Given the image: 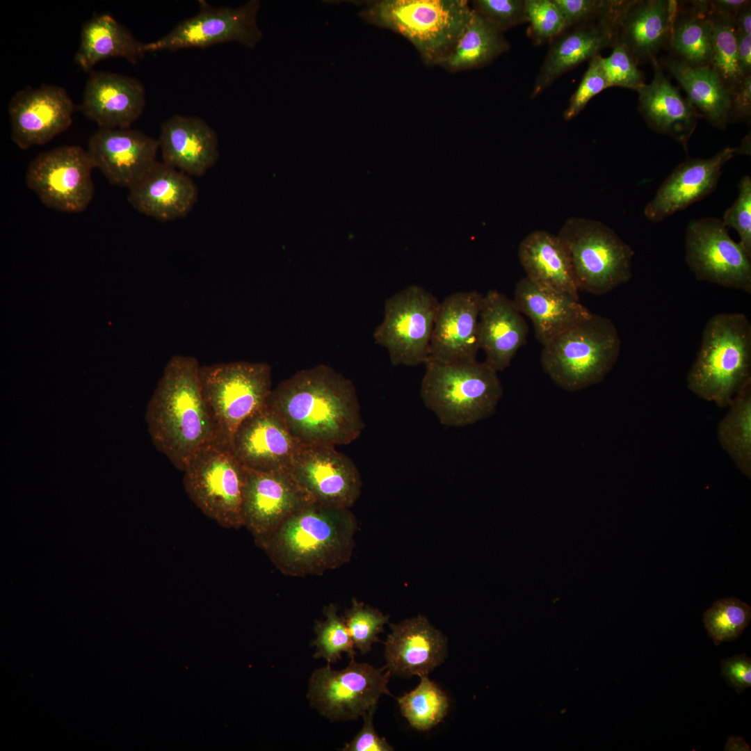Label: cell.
<instances>
[{
	"instance_id": "6da1fadb",
	"label": "cell",
	"mask_w": 751,
	"mask_h": 751,
	"mask_svg": "<svg viewBox=\"0 0 751 751\" xmlns=\"http://www.w3.org/2000/svg\"><path fill=\"white\" fill-rule=\"evenodd\" d=\"M266 405L303 445H346L364 423L352 381L325 364L301 370L273 389Z\"/></svg>"
},
{
	"instance_id": "7a4b0ae2",
	"label": "cell",
	"mask_w": 751,
	"mask_h": 751,
	"mask_svg": "<svg viewBox=\"0 0 751 751\" xmlns=\"http://www.w3.org/2000/svg\"><path fill=\"white\" fill-rule=\"evenodd\" d=\"M200 366L195 357L172 356L146 413L155 446L182 471L195 453L216 442L213 424L202 394Z\"/></svg>"
},
{
	"instance_id": "3957f363",
	"label": "cell",
	"mask_w": 751,
	"mask_h": 751,
	"mask_svg": "<svg viewBox=\"0 0 751 751\" xmlns=\"http://www.w3.org/2000/svg\"><path fill=\"white\" fill-rule=\"evenodd\" d=\"M357 530L350 509L312 502L255 543L285 575H322L350 561Z\"/></svg>"
},
{
	"instance_id": "277c9868",
	"label": "cell",
	"mask_w": 751,
	"mask_h": 751,
	"mask_svg": "<svg viewBox=\"0 0 751 751\" xmlns=\"http://www.w3.org/2000/svg\"><path fill=\"white\" fill-rule=\"evenodd\" d=\"M751 380V323L743 313H720L706 322L687 375L688 389L718 407L728 406Z\"/></svg>"
},
{
	"instance_id": "5b68a950",
	"label": "cell",
	"mask_w": 751,
	"mask_h": 751,
	"mask_svg": "<svg viewBox=\"0 0 751 751\" xmlns=\"http://www.w3.org/2000/svg\"><path fill=\"white\" fill-rule=\"evenodd\" d=\"M473 14L465 0H381L366 3L360 16L409 40L428 65L450 54Z\"/></svg>"
},
{
	"instance_id": "8992f818",
	"label": "cell",
	"mask_w": 751,
	"mask_h": 751,
	"mask_svg": "<svg viewBox=\"0 0 751 751\" xmlns=\"http://www.w3.org/2000/svg\"><path fill=\"white\" fill-rule=\"evenodd\" d=\"M425 365L420 396L442 424L463 427L496 412L503 387L498 372L485 362L428 360Z\"/></svg>"
},
{
	"instance_id": "52a82bcc",
	"label": "cell",
	"mask_w": 751,
	"mask_h": 751,
	"mask_svg": "<svg viewBox=\"0 0 751 751\" xmlns=\"http://www.w3.org/2000/svg\"><path fill=\"white\" fill-rule=\"evenodd\" d=\"M620 348L613 321L592 313L543 346L540 363L556 385L576 391L601 382L617 362Z\"/></svg>"
},
{
	"instance_id": "ba28073f",
	"label": "cell",
	"mask_w": 751,
	"mask_h": 751,
	"mask_svg": "<svg viewBox=\"0 0 751 751\" xmlns=\"http://www.w3.org/2000/svg\"><path fill=\"white\" fill-rule=\"evenodd\" d=\"M200 380L216 442L228 446L239 426L266 405L273 389L271 367L265 362L201 366Z\"/></svg>"
},
{
	"instance_id": "9c48e42d",
	"label": "cell",
	"mask_w": 751,
	"mask_h": 751,
	"mask_svg": "<svg viewBox=\"0 0 751 751\" xmlns=\"http://www.w3.org/2000/svg\"><path fill=\"white\" fill-rule=\"evenodd\" d=\"M557 236L567 252L579 291L604 295L632 277L634 251L603 223L571 217Z\"/></svg>"
},
{
	"instance_id": "30bf717a",
	"label": "cell",
	"mask_w": 751,
	"mask_h": 751,
	"mask_svg": "<svg viewBox=\"0 0 751 751\" xmlns=\"http://www.w3.org/2000/svg\"><path fill=\"white\" fill-rule=\"evenodd\" d=\"M183 472L185 491L203 514L224 528L243 526L245 468L229 446L217 442L204 446L189 460Z\"/></svg>"
},
{
	"instance_id": "8fae6325",
	"label": "cell",
	"mask_w": 751,
	"mask_h": 751,
	"mask_svg": "<svg viewBox=\"0 0 751 751\" xmlns=\"http://www.w3.org/2000/svg\"><path fill=\"white\" fill-rule=\"evenodd\" d=\"M439 301L419 285H410L387 298L384 317L373 332L394 366H414L429 359L430 344Z\"/></svg>"
},
{
	"instance_id": "7c38bea8",
	"label": "cell",
	"mask_w": 751,
	"mask_h": 751,
	"mask_svg": "<svg viewBox=\"0 0 751 751\" xmlns=\"http://www.w3.org/2000/svg\"><path fill=\"white\" fill-rule=\"evenodd\" d=\"M198 5L195 15L180 22L156 40L144 43V51L206 48L232 42L254 48L262 38L257 20L259 1L251 0L237 8L215 7L205 0H199Z\"/></svg>"
},
{
	"instance_id": "4fadbf2b",
	"label": "cell",
	"mask_w": 751,
	"mask_h": 751,
	"mask_svg": "<svg viewBox=\"0 0 751 751\" xmlns=\"http://www.w3.org/2000/svg\"><path fill=\"white\" fill-rule=\"evenodd\" d=\"M94 168L86 150L65 145L42 152L26 172L28 187L46 207L66 213L85 210L94 195Z\"/></svg>"
},
{
	"instance_id": "5bb4252c",
	"label": "cell",
	"mask_w": 751,
	"mask_h": 751,
	"mask_svg": "<svg viewBox=\"0 0 751 751\" xmlns=\"http://www.w3.org/2000/svg\"><path fill=\"white\" fill-rule=\"evenodd\" d=\"M386 668H375L354 658L339 671L328 664L312 675L307 697L313 706L332 721L357 719L376 708L381 695H391L387 688L391 673L388 670L384 672Z\"/></svg>"
},
{
	"instance_id": "9a60e30c",
	"label": "cell",
	"mask_w": 751,
	"mask_h": 751,
	"mask_svg": "<svg viewBox=\"0 0 751 751\" xmlns=\"http://www.w3.org/2000/svg\"><path fill=\"white\" fill-rule=\"evenodd\" d=\"M685 259L698 280L751 293V256L729 236L721 219L691 220L685 236Z\"/></svg>"
},
{
	"instance_id": "2e32d148",
	"label": "cell",
	"mask_w": 751,
	"mask_h": 751,
	"mask_svg": "<svg viewBox=\"0 0 751 751\" xmlns=\"http://www.w3.org/2000/svg\"><path fill=\"white\" fill-rule=\"evenodd\" d=\"M314 502L350 509L362 481L353 461L334 446L303 445L289 471Z\"/></svg>"
},
{
	"instance_id": "e0dca14e",
	"label": "cell",
	"mask_w": 751,
	"mask_h": 751,
	"mask_svg": "<svg viewBox=\"0 0 751 751\" xmlns=\"http://www.w3.org/2000/svg\"><path fill=\"white\" fill-rule=\"evenodd\" d=\"M302 446L279 414L266 405L239 426L229 449L248 469L289 472Z\"/></svg>"
},
{
	"instance_id": "ac0fdd59",
	"label": "cell",
	"mask_w": 751,
	"mask_h": 751,
	"mask_svg": "<svg viewBox=\"0 0 751 751\" xmlns=\"http://www.w3.org/2000/svg\"><path fill=\"white\" fill-rule=\"evenodd\" d=\"M74 111L72 99L59 86L23 88L8 104L11 138L22 150L44 145L69 128Z\"/></svg>"
},
{
	"instance_id": "d6986e66",
	"label": "cell",
	"mask_w": 751,
	"mask_h": 751,
	"mask_svg": "<svg viewBox=\"0 0 751 751\" xmlns=\"http://www.w3.org/2000/svg\"><path fill=\"white\" fill-rule=\"evenodd\" d=\"M312 502L289 472H262L245 468L243 524L255 542Z\"/></svg>"
},
{
	"instance_id": "ffe728a7",
	"label": "cell",
	"mask_w": 751,
	"mask_h": 751,
	"mask_svg": "<svg viewBox=\"0 0 751 751\" xmlns=\"http://www.w3.org/2000/svg\"><path fill=\"white\" fill-rule=\"evenodd\" d=\"M750 153V136L741 145L727 147L708 159H689L678 165L646 204L644 215L660 222L697 202L716 188L724 165L738 154Z\"/></svg>"
},
{
	"instance_id": "44dd1931",
	"label": "cell",
	"mask_w": 751,
	"mask_h": 751,
	"mask_svg": "<svg viewBox=\"0 0 751 751\" xmlns=\"http://www.w3.org/2000/svg\"><path fill=\"white\" fill-rule=\"evenodd\" d=\"M158 140L129 128H100L90 138L87 152L113 185L130 188L156 163Z\"/></svg>"
},
{
	"instance_id": "7402d4cb",
	"label": "cell",
	"mask_w": 751,
	"mask_h": 751,
	"mask_svg": "<svg viewBox=\"0 0 751 751\" xmlns=\"http://www.w3.org/2000/svg\"><path fill=\"white\" fill-rule=\"evenodd\" d=\"M483 296L476 290L458 291L439 302L428 360L447 363L476 360Z\"/></svg>"
},
{
	"instance_id": "603a6c76",
	"label": "cell",
	"mask_w": 751,
	"mask_h": 751,
	"mask_svg": "<svg viewBox=\"0 0 751 751\" xmlns=\"http://www.w3.org/2000/svg\"><path fill=\"white\" fill-rule=\"evenodd\" d=\"M624 2V0H623ZM613 14L599 20L566 29L549 44L547 56L535 80L533 99L560 76L600 55L616 41V24L623 4Z\"/></svg>"
},
{
	"instance_id": "cb8c5ba5",
	"label": "cell",
	"mask_w": 751,
	"mask_h": 751,
	"mask_svg": "<svg viewBox=\"0 0 751 751\" xmlns=\"http://www.w3.org/2000/svg\"><path fill=\"white\" fill-rule=\"evenodd\" d=\"M145 90L137 79L108 72H92L83 93L80 110L100 128L124 129L141 115Z\"/></svg>"
},
{
	"instance_id": "d4e9b609",
	"label": "cell",
	"mask_w": 751,
	"mask_h": 751,
	"mask_svg": "<svg viewBox=\"0 0 751 751\" xmlns=\"http://www.w3.org/2000/svg\"><path fill=\"white\" fill-rule=\"evenodd\" d=\"M385 644L387 668L401 677L427 676L445 659L446 640L423 615L390 624Z\"/></svg>"
},
{
	"instance_id": "484cf974",
	"label": "cell",
	"mask_w": 751,
	"mask_h": 751,
	"mask_svg": "<svg viewBox=\"0 0 751 751\" xmlns=\"http://www.w3.org/2000/svg\"><path fill=\"white\" fill-rule=\"evenodd\" d=\"M158 142L162 161L189 176H202L219 157L216 132L196 116L177 114L164 121Z\"/></svg>"
},
{
	"instance_id": "4316f807",
	"label": "cell",
	"mask_w": 751,
	"mask_h": 751,
	"mask_svg": "<svg viewBox=\"0 0 751 751\" xmlns=\"http://www.w3.org/2000/svg\"><path fill=\"white\" fill-rule=\"evenodd\" d=\"M197 196V187L191 176L157 161L129 188L127 200L140 213L169 221L186 216Z\"/></svg>"
},
{
	"instance_id": "83f0119b",
	"label": "cell",
	"mask_w": 751,
	"mask_h": 751,
	"mask_svg": "<svg viewBox=\"0 0 751 751\" xmlns=\"http://www.w3.org/2000/svg\"><path fill=\"white\" fill-rule=\"evenodd\" d=\"M513 300L496 289L483 296L479 315L480 349L496 372L508 368L526 342L528 325Z\"/></svg>"
},
{
	"instance_id": "f1b7e54d",
	"label": "cell",
	"mask_w": 751,
	"mask_h": 751,
	"mask_svg": "<svg viewBox=\"0 0 751 751\" xmlns=\"http://www.w3.org/2000/svg\"><path fill=\"white\" fill-rule=\"evenodd\" d=\"M677 3L671 0L624 1L616 24V41L638 65L656 60L667 43Z\"/></svg>"
},
{
	"instance_id": "f546056e",
	"label": "cell",
	"mask_w": 751,
	"mask_h": 751,
	"mask_svg": "<svg viewBox=\"0 0 751 751\" xmlns=\"http://www.w3.org/2000/svg\"><path fill=\"white\" fill-rule=\"evenodd\" d=\"M652 64V81L636 90L638 110L652 129L671 136L687 150L700 115L665 76L659 61Z\"/></svg>"
},
{
	"instance_id": "4dcf8cb0",
	"label": "cell",
	"mask_w": 751,
	"mask_h": 751,
	"mask_svg": "<svg viewBox=\"0 0 751 751\" xmlns=\"http://www.w3.org/2000/svg\"><path fill=\"white\" fill-rule=\"evenodd\" d=\"M512 300L531 319L542 346L592 314L579 300L540 286L527 277L517 282Z\"/></svg>"
},
{
	"instance_id": "1f68e13d",
	"label": "cell",
	"mask_w": 751,
	"mask_h": 751,
	"mask_svg": "<svg viewBox=\"0 0 751 751\" xmlns=\"http://www.w3.org/2000/svg\"><path fill=\"white\" fill-rule=\"evenodd\" d=\"M518 257L533 282L579 300L571 261L558 236L544 230L529 233L519 245Z\"/></svg>"
},
{
	"instance_id": "d6a6232c",
	"label": "cell",
	"mask_w": 751,
	"mask_h": 751,
	"mask_svg": "<svg viewBox=\"0 0 751 751\" xmlns=\"http://www.w3.org/2000/svg\"><path fill=\"white\" fill-rule=\"evenodd\" d=\"M143 46L144 43L111 15H97L86 21L81 27L74 60L86 72L99 62L111 58L136 64L145 54Z\"/></svg>"
},
{
	"instance_id": "836d02e7",
	"label": "cell",
	"mask_w": 751,
	"mask_h": 751,
	"mask_svg": "<svg viewBox=\"0 0 751 751\" xmlns=\"http://www.w3.org/2000/svg\"><path fill=\"white\" fill-rule=\"evenodd\" d=\"M663 65L687 94L693 108L713 127L725 129L731 94L710 66H691L674 56L665 58Z\"/></svg>"
},
{
	"instance_id": "e575fe53",
	"label": "cell",
	"mask_w": 751,
	"mask_h": 751,
	"mask_svg": "<svg viewBox=\"0 0 751 751\" xmlns=\"http://www.w3.org/2000/svg\"><path fill=\"white\" fill-rule=\"evenodd\" d=\"M708 11V1H678L673 14L667 43L674 57L691 66H710L712 26Z\"/></svg>"
},
{
	"instance_id": "d590c367",
	"label": "cell",
	"mask_w": 751,
	"mask_h": 751,
	"mask_svg": "<svg viewBox=\"0 0 751 751\" xmlns=\"http://www.w3.org/2000/svg\"><path fill=\"white\" fill-rule=\"evenodd\" d=\"M509 48L503 33L473 10L453 49L439 66L451 72L479 68L492 63Z\"/></svg>"
},
{
	"instance_id": "8d00e7d4",
	"label": "cell",
	"mask_w": 751,
	"mask_h": 751,
	"mask_svg": "<svg viewBox=\"0 0 751 751\" xmlns=\"http://www.w3.org/2000/svg\"><path fill=\"white\" fill-rule=\"evenodd\" d=\"M717 429L721 447L742 474L751 476V380L732 400Z\"/></svg>"
},
{
	"instance_id": "74e56055",
	"label": "cell",
	"mask_w": 751,
	"mask_h": 751,
	"mask_svg": "<svg viewBox=\"0 0 751 751\" xmlns=\"http://www.w3.org/2000/svg\"><path fill=\"white\" fill-rule=\"evenodd\" d=\"M708 15L712 26L710 67L717 73L732 95L739 88L745 78L738 63L736 32L734 19L713 12L709 8Z\"/></svg>"
},
{
	"instance_id": "f35d334b",
	"label": "cell",
	"mask_w": 751,
	"mask_h": 751,
	"mask_svg": "<svg viewBox=\"0 0 751 751\" xmlns=\"http://www.w3.org/2000/svg\"><path fill=\"white\" fill-rule=\"evenodd\" d=\"M402 715L416 729L426 731L439 724L447 713L446 694L427 676L419 684L397 699Z\"/></svg>"
},
{
	"instance_id": "ab89813d",
	"label": "cell",
	"mask_w": 751,
	"mask_h": 751,
	"mask_svg": "<svg viewBox=\"0 0 751 751\" xmlns=\"http://www.w3.org/2000/svg\"><path fill=\"white\" fill-rule=\"evenodd\" d=\"M751 620V607L734 597L714 601L703 615L709 638L716 645L740 637Z\"/></svg>"
},
{
	"instance_id": "60d3db41",
	"label": "cell",
	"mask_w": 751,
	"mask_h": 751,
	"mask_svg": "<svg viewBox=\"0 0 751 751\" xmlns=\"http://www.w3.org/2000/svg\"><path fill=\"white\" fill-rule=\"evenodd\" d=\"M337 606L330 604L323 609L325 620L317 621L314 627L316 638L312 643L317 648L315 659L323 658L330 663L341 659V653L348 657L356 655L353 641L345 624L344 617L337 613Z\"/></svg>"
},
{
	"instance_id": "b9f144b4",
	"label": "cell",
	"mask_w": 751,
	"mask_h": 751,
	"mask_svg": "<svg viewBox=\"0 0 751 751\" xmlns=\"http://www.w3.org/2000/svg\"><path fill=\"white\" fill-rule=\"evenodd\" d=\"M389 615L378 608L353 599L352 606L345 611L344 620L354 646L362 654L369 652L372 644L382 642L378 637L389 623Z\"/></svg>"
},
{
	"instance_id": "7bdbcfd3",
	"label": "cell",
	"mask_w": 751,
	"mask_h": 751,
	"mask_svg": "<svg viewBox=\"0 0 751 751\" xmlns=\"http://www.w3.org/2000/svg\"><path fill=\"white\" fill-rule=\"evenodd\" d=\"M527 35L535 46L550 43L566 29L563 17L554 0H525Z\"/></svg>"
},
{
	"instance_id": "ee69618b",
	"label": "cell",
	"mask_w": 751,
	"mask_h": 751,
	"mask_svg": "<svg viewBox=\"0 0 751 751\" xmlns=\"http://www.w3.org/2000/svg\"><path fill=\"white\" fill-rule=\"evenodd\" d=\"M611 54L602 57L604 72L610 87H621L637 90L644 85L643 73L627 49L615 41Z\"/></svg>"
},
{
	"instance_id": "f6af8a7d",
	"label": "cell",
	"mask_w": 751,
	"mask_h": 751,
	"mask_svg": "<svg viewBox=\"0 0 751 751\" xmlns=\"http://www.w3.org/2000/svg\"><path fill=\"white\" fill-rule=\"evenodd\" d=\"M472 9L501 32L527 23L525 0H474Z\"/></svg>"
},
{
	"instance_id": "bcb514c9",
	"label": "cell",
	"mask_w": 751,
	"mask_h": 751,
	"mask_svg": "<svg viewBox=\"0 0 751 751\" xmlns=\"http://www.w3.org/2000/svg\"><path fill=\"white\" fill-rule=\"evenodd\" d=\"M566 29L595 22L615 13L623 0H554Z\"/></svg>"
},
{
	"instance_id": "7dc6e473",
	"label": "cell",
	"mask_w": 751,
	"mask_h": 751,
	"mask_svg": "<svg viewBox=\"0 0 751 751\" xmlns=\"http://www.w3.org/2000/svg\"><path fill=\"white\" fill-rule=\"evenodd\" d=\"M738 194L727 209L722 221L727 228H734L738 234L739 243L751 256V178L743 176L738 184Z\"/></svg>"
},
{
	"instance_id": "c3c4849f",
	"label": "cell",
	"mask_w": 751,
	"mask_h": 751,
	"mask_svg": "<svg viewBox=\"0 0 751 751\" xmlns=\"http://www.w3.org/2000/svg\"><path fill=\"white\" fill-rule=\"evenodd\" d=\"M602 56L592 58L582 79L572 95L563 118L570 120L576 117L595 96L609 88L601 64Z\"/></svg>"
},
{
	"instance_id": "681fc988",
	"label": "cell",
	"mask_w": 751,
	"mask_h": 751,
	"mask_svg": "<svg viewBox=\"0 0 751 751\" xmlns=\"http://www.w3.org/2000/svg\"><path fill=\"white\" fill-rule=\"evenodd\" d=\"M720 667L722 677L737 693L751 686V659L745 654L722 659Z\"/></svg>"
},
{
	"instance_id": "f907efd6",
	"label": "cell",
	"mask_w": 751,
	"mask_h": 751,
	"mask_svg": "<svg viewBox=\"0 0 751 751\" xmlns=\"http://www.w3.org/2000/svg\"><path fill=\"white\" fill-rule=\"evenodd\" d=\"M376 708L370 709L364 716L362 729L350 742L346 743L344 751H391L394 750L384 737L376 733L373 725V716Z\"/></svg>"
},
{
	"instance_id": "816d5d0a",
	"label": "cell",
	"mask_w": 751,
	"mask_h": 751,
	"mask_svg": "<svg viewBox=\"0 0 751 751\" xmlns=\"http://www.w3.org/2000/svg\"><path fill=\"white\" fill-rule=\"evenodd\" d=\"M751 116V74L745 76L739 88L731 95L728 115L729 122H748Z\"/></svg>"
},
{
	"instance_id": "f5cc1de1",
	"label": "cell",
	"mask_w": 751,
	"mask_h": 751,
	"mask_svg": "<svg viewBox=\"0 0 751 751\" xmlns=\"http://www.w3.org/2000/svg\"><path fill=\"white\" fill-rule=\"evenodd\" d=\"M736 32L738 66L745 77L751 74V35L736 30Z\"/></svg>"
},
{
	"instance_id": "db71d44e",
	"label": "cell",
	"mask_w": 751,
	"mask_h": 751,
	"mask_svg": "<svg viewBox=\"0 0 751 751\" xmlns=\"http://www.w3.org/2000/svg\"><path fill=\"white\" fill-rule=\"evenodd\" d=\"M709 1L710 10L734 18L746 6L751 3L748 0H712Z\"/></svg>"
},
{
	"instance_id": "11a10c76",
	"label": "cell",
	"mask_w": 751,
	"mask_h": 751,
	"mask_svg": "<svg viewBox=\"0 0 751 751\" xmlns=\"http://www.w3.org/2000/svg\"><path fill=\"white\" fill-rule=\"evenodd\" d=\"M734 22L736 31L751 35V3L736 15Z\"/></svg>"
},
{
	"instance_id": "9f6ffc18",
	"label": "cell",
	"mask_w": 751,
	"mask_h": 751,
	"mask_svg": "<svg viewBox=\"0 0 751 751\" xmlns=\"http://www.w3.org/2000/svg\"><path fill=\"white\" fill-rule=\"evenodd\" d=\"M725 750L727 751H750V748L749 745L745 742L743 738L738 736H730L725 747Z\"/></svg>"
}]
</instances>
